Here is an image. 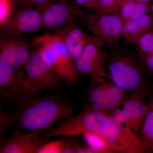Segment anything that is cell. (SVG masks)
<instances>
[{"instance_id": "cell-20", "label": "cell", "mask_w": 153, "mask_h": 153, "mask_svg": "<svg viewBox=\"0 0 153 153\" xmlns=\"http://www.w3.org/2000/svg\"><path fill=\"white\" fill-rule=\"evenodd\" d=\"M107 114L109 115L128 96V92L117 86L114 83L107 81Z\"/></svg>"}, {"instance_id": "cell-32", "label": "cell", "mask_w": 153, "mask_h": 153, "mask_svg": "<svg viewBox=\"0 0 153 153\" xmlns=\"http://www.w3.org/2000/svg\"><path fill=\"white\" fill-rule=\"evenodd\" d=\"M59 1V0H58ZM60 1H68V0H60Z\"/></svg>"}, {"instance_id": "cell-28", "label": "cell", "mask_w": 153, "mask_h": 153, "mask_svg": "<svg viewBox=\"0 0 153 153\" xmlns=\"http://www.w3.org/2000/svg\"><path fill=\"white\" fill-rule=\"evenodd\" d=\"M75 2L81 8L83 7L95 11L98 5L99 0H75Z\"/></svg>"}, {"instance_id": "cell-8", "label": "cell", "mask_w": 153, "mask_h": 153, "mask_svg": "<svg viewBox=\"0 0 153 153\" xmlns=\"http://www.w3.org/2000/svg\"><path fill=\"white\" fill-rule=\"evenodd\" d=\"M83 24L103 47L112 49L118 44L123 24L115 14L87 15Z\"/></svg>"}, {"instance_id": "cell-6", "label": "cell", "mask_w": 153, "mask_h": 153, "mask_svg": "<svg viewBox=\"0 0 153 153\" xmlns=\"http://www.w3.org/2000/svg\"><path fill=\"white\" fill-rule=\"evenodd\" d=\"M145 94V90L131 93L109 115L118 123L138 135L149 108Z\"/></svg>"}, {"instance_id": "cell-17", "label": "cell", "mask_w": 153, "mask_h": 153, "mask_svg": "<svg viewBox=\"0 0 153 153\" xmlns=\"http://www.w3.org/2000/svg\"><path fill=\"white\" fill-rule=\"evenodd\" d=\"M88 146L102 150L107 153H130L128 150L122 146L110 141L105 138L89 132L81 134Z\"/></svg>"}, {"instance_id": "cell-23", "label": "cell", "mask_w": 153, "mask_h": 153, "mask_svg": "<svg viewBox=\"0 0 153 153\" xmlns=\"http://www.w3.org/2000/svg\"><path fill=\"white\" fill-rule=\"evenodd\" d=\"M13 0H0V27L4 25L13 14Z\"/></svg>"}, {"instance_id": "cell-3", "label": "cell", "mask_w": 153, "mask_h": 153, "mask_svg": "<svg viewBox=\"0 0 153 153\" xmlns=\"http://www.w3.org/2000/svg\"><path fill=\"white\" fill-rule=\"evenodd\" d=\"M106 66L117 86L131 94L146 90L145 70L138 54L124 49L115 50L106 60Z\"/></svg>"}, {"instance_id": "cell-22", "label": "cell", "mask_w": 153, "mask_h": 153, "mask_svg": "<svg viewBox=\"0 0 153 153\" xmlns=\"http://www.w3.org/2000/svg\"><path fill=\"white\" fill-rule=\"evenodd\" d=\"M136 45L138 52L153 54V29L144 35Z\"/></svg>"}, {"instance_id": "cell-24", "label": "cell", "mask_w": 153, "mask_h": 153, "mask_svg": "<svg viewBox=\"0 0 153 153\" xmlns=\"http://www.w3.org/2000/svg\"><path fill=\"white\" fill-rule=\"evenodd\" d=\"M120 0H99L98 5L95 13L108 14L114 13L119 10L118 4Z\"/></svg>"}, {"instance_id": "cell-31", "label": "cell", "mask_w": 153, "mask_h": 153, "mask_svg": "<svg viewBox=\"0 0 153 153\" xmlns=\"http://www.w3.org/2000/svg\"><path fill=\"white\" fill-rule=\"evenodd\" d=\"M149 12H150V14H151V16L153 17V3L152 4H150Z\"/></svg>"}, {"instance_id": "cell-27", "label": "cell", "mask_w": 153, "mask_h": 153, "mask_svg": "<svg viewBox=\"0 0 153 153\" xmlns=\"http://www.w3.org/2000/svg\"><path fill=\"white\" fill-rule=\"evenodd\" d=\"M137 52L145 70L153 76V54Z\"/></svg>"}, {"instance_id": "cell-11", "label": "cell", "mask_w": 153, "mask_h": 153, "mask_svg": "<svg viewBox=\"0 0 153 153\" xmlns=\"http://www.w3.org/2000/svg\"><path fill=\"white\" fill-rule=\"evenodd\" d=\"M86 15L76 3L68 1H55L42 12L44 27L54 30L69 24H83Z\"/></svg>"}, {"instance_id": "cell-13", "label": "cell", "mask_w": 153, "mask_h": 153, "mask_svg": "<svg viewBox=\"0 0 153 153\" xmlns=\"http://www.w3.org/2000/svg\"><path fill=\"white\" fill-rule=\"evenodd\" d=\"M48 137L41 135L39 131L25 134L16 130L9 137L1 138V153H38L41 147L47 143Z\"/></svg>"}, {"instance_id": "cell-15", "label": "cell", "mask_w": 153, "mask_h": 153, "mask_svg": "<svg viewBox=\"0 0 153 153\" xmlns=\"http://www.w3.org/2000/svg\"><path fill=\"white\" fill-rule=\"evenodd\" d=\"M153 29V17L150 14L126 22L123 25L121 36L126 44H136L144 35Z\"/></svg>"}, {"instance_id": "cell-33", "label": "cell", "mask_w": 153, "mask_h": 153, "mask_svg": "<svg viewBox=\"0 0 153 153\" xmlns=\"http://www.w3.org/2000/svg\"><path fill=\"white\" fill-rule=\"evenodd\" d=\"M153 102V101H152Z\"/></svg>"}, {"instance_id": "cell-5", "label": "cell", "mask_w": 153, "mask_h": 153, "mask_svg": "<svg viewBox=\"0 0 153 153\" xmlns=\"http://www.w3.org/2000/svg\"><path fill=\"white\" fill-rule=\"evenodd\" d=\"M35 49L24 68L34 96L41 91L59 87L62 79L44 52Z\"/></svg>"}, {"instance_id": "cell-18", "label": "cell", "mask_w": 153, "mask_h": 153, "mask_svg": "<svg viewBox=\"0 0 153 153\" xmlns=\"http://www.w3.org/2000/svg\"><path fill=\"white\" fill-rule=\"evenodd\" d=\"M149 3L136 1L127 3L123 6L114 14L119 17L123 24L138 19L149 11Z\"/></svg>"}, {"instance_id": "cell-7", "label": "cell", "mask_w": 153, "mask_h": 153, "mask_svg": "<svg viewBox=\"0 0 153 153\" xmlns=\"http://www.w3.org/2000/svg\"><path fill=\"white\" fill-rule=\"evenodd\" d=\"M0 95L2 99L13 102L16 105L34 96L22 68L0 63Z\"/></svg>"}, {"instance_id": "cell-21", "label": "cell", "mask_w": 153, "mask_h": 153, "mask_svg": "<svg viewBox=\"0 0 153 153\" xmlns=\"http://www.w3.org/2000/svg\"><path fill=\"white\" fill-rule=\"evenodd\" d=\"M16 125L13 112H7L4 111L2 105L0 108V136L1 138L4 136L5 132Z\"/></svg>"}, {"instance_id": "cell-25", "label": "cell", "mask_w": 153, "mask_h": 153, "mask_svg": "<svg viewBox=\"0 0 153 153\" xmlns=\"http://www.w3.org/2000/svg\"><path fill=\"white\" fill-rule=\"evenodd\" d=\"M66 140H58L47 142L43 145L38 153H60L65 147Z\"/></svg>"}, {"instance_id": "cell-26", "label": "cell", "mask_w": 153, "mask_h": 153, "mask_svg": "<svg viewBox=\"0 0 153 153\" xmlns=\"http://www.w3.org/2000/svg\"><path fill=\"white\" fill-rule=\"evenodd\" d=\"M58 0H13L16 7H35L43 12L51 3Z\"/></svg>"}, {"instance_id": "cell-14", "label": "cell", "mask_w": 153, "mask_h": 153, "mask_svg": "<svg viewBox=\"0 0 153 153\" xmlns=\"http://www.w3.org/2000/svg\"><path fill=\"white\" fill-rule=\"evenodd\" d=\"M53 30L66 44L74 61L81 54L86 45L93 40V36L83 32L76 24H67Z\"/></svg>"}, {"instance_id": "cell-2", "label": "cell", "mask_w": 153, "mask_h": 153, "mask_svg": "<svg viewBox=\"0 0 153 153\" xmlns=\"http://www.w3.org/2000/svg\"><path fill=\"white\" fill-rule=\"evenodd\" d=\"M13 113L16 125L33 131H46L53 123L73 116V107L59 94L30 97L16 105Z\"/></svg>"}, {"instance_id": "cell-30", "label": "cell", "mask_w": 153, "mask_h": 153, "mask_svg": "<svg viewBox=\"0 0 153 153\" xmlns=\"http://www.w3.org/2000/svg\"><path fill=\"white\" fill-rule=\"evenodd\" d=\"M76 153H107L105 151L98 149L88 146H79Z\"/></svg>"}, {"instance_id": "cell-10", "label": "cell", "mask_w": 153, "mask_h": 153, "mask_svg": "<svg viewBox=\"0 0 153 153\" xmlns=\"http://www.w3.org/2000/svg\"><path fill=\"white\" fill-rule=\"evenodd\" d=\"M80 55L74 60V65L79 74L97 76L111 79L106 66L107 52L102 49L101 43L93 37Z\"/></svg>"}, {"instance_id": "cell-12", "label": "cell", "mask_w": 153, "mask_h": 153, "mask_svg": "<svg viewBox=\"0 0 153 153\" xmlns=\"http://www.w3.org/2000/svg\"><path fill=\"white\" fill-rule=\"evenodd\" d=\"M27 41L16 37H3L0 41V63L16 68H24L32 50Z\"/></svg>"}, {"instance_id": "cell-16", "label": "cell", "mask_w": 153, "mask_h": 153, "mask_svg": "<svg viewBox=\"0 0 153 153\" xmlns=\"http://www.w3.org/2000/svg\"><path fill=\"white\" fill-rule=\"evenodd\" d=\"M91 84L88 92L89 105L93 109L107 114V92L106 84L107 81L105 77L95 75L90 76Z\"/></svg>"}, {"instance_id": "cell-4", "label": "cell", "mask_w": 153, "mask_h": 153, "mask_svg": "<svg viewBox=\"0 0 153 153\" xmlns=\"http://www.w3.org/2000/svg\"><path fill=\"white\" fill-rule=\"evenodd\" d=\"M34 47L46 55L55 70L68 85L76 83L79 74L69 50L60 36L47 33L32 38Z\"/></svg>"}, {"instance_id": "cell-29", "label": "cell", "mask_w": 153, "mask_h": 153, "mask_svg": "<svg viewBox=\"0 0 153 153\" xmlns=\"http://www.w3.org/2000/svg\"><path fill=\"white\" fill-rule=\"evenodd\" d=\"M80 145L77 143L66 140L65 147L62 153H75L77 152V150Z\"/></svg>"}, {"instance_id": "cell-19", "label": "cell", "mask_w": 153, "mask_h": 153, "mask_svg": "<svg viewBox=\"0 0 153 153\" xmlns=\"http://www.w3.org/2000/svg\"><path fill=\"white\" fill-rule=\"evenodd\" d=\"M146 153H153V102L149 104L147 112L138 134Z\"/></svg>"}, {"instance_id": "cell-9", "label": "cell", "mask_w": 153, "mask_h": 153, "mask_svg": "<svg viewBox=\"0 0 153 153\" xmlns=\"http://www.w3.org/2000/svg\"><path fill=\"white\" fill-rule=\"evenodd\" d=\"M19 8L15 10L10 18L0 27L1 35L3 37H16L44 28L41 10L35 7Z\"/></svg>"}, {"instance_id": "cell-1", "label": "cell", "mask_w": 153, "mask_h": 153, "mask_svg": "<svg viewBox=\"0 0 153 153\" xmlns=\"http://www.w3.org/2000/svg\"><path fill=\"white\" fill-rule=\"evenodd\" d=\"M45 131L44 135L48 137L91 133L122 146L130 153H146L137 134L118 123L109 115L97 111L88 105L77 116L61 121L56 126Z\"/></svg>"}]
</instances>
